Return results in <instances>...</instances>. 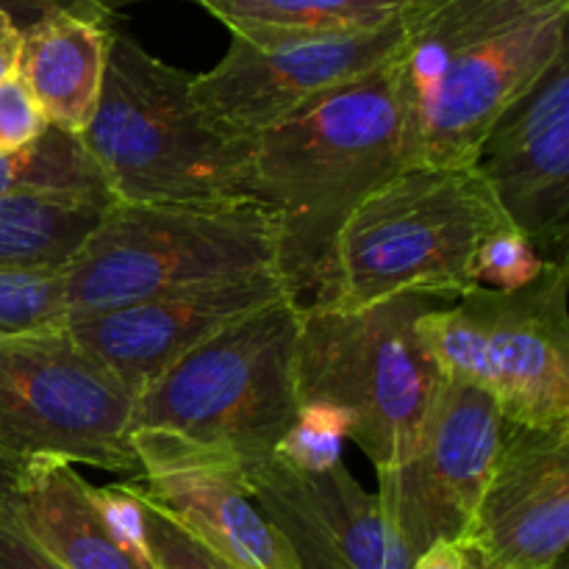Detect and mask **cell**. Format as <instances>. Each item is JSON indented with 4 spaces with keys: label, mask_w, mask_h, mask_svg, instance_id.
Here are the masks:
<instances>
[{
    "label": "cell",
    "mask_w": 569,
    "mask_h": 569,
    "mask_svg": "<svg viewBox=\"0 0 569 569\" xmlns=\"http://www.w3.org/2000/svg\"><path fill=\"white\" fill-rule=\"evenodd\" d=\"M403 39L400 17L378 31L253 44L231 37L209 72L192 76V100L220 131L256 139L315 100L387 61Z\"/></svg>",
    "instance_id": "cell-11"
},
{
    "label": "cell",
    "mask_w": 569,
    "mask_h": 569,
    "mask_svg": "<svg viewBox=\"0 0 569 569\" xmlns=\"http://www.w3.org/2000/svg\"><path fill=\"white\" fill-rule=\"evenodd\" d=\"M133 3H144V0H100V6H103L106 11H111V14H114L117 9H126V6ZM194 3H198V0H194Z\"/></svg>",
    "instance_id": "cell-31"
},
{
    "label": "cell",
    "mask_w": 569,
    "mask_h": 569,
    "mask_svg": "<svg viewBox=\"0 0 569 569\" xmlns=\"http://www.w3.org/2000/svg\"><path fill=\"white\" fill-rule=\"evenodd\" d=\"M459 545L483 569H567L569 428L506 422L495 470Z\"/></svg>",
    "instance_id": "cell-14"
},
{
    "label": "cell",
    "mask_w": 569,
    "mask_h": 569,
    "mask_svg": "<svg viewBox=\"0 0 569 569\" xmlns=\"http://www.w3.org/2000/svg\"><path fill=\"white\" fill-rule=\"evenodd\" d=\"M465 569H483V567H478L476 561H470V559H467V556H465Z\"/></svg>",
    "instance_id": "cell-32"
},
{
    "label": "cell",
    "mask_w": 569,
    "mask_h": 569,
    "mask_svg": "<svg viewBox=\"0 0 569 569\" xmlns=\"http://www.w3.org/2000/svg\"><path fill=\"white\" fill-rule=\"evenodd\" d=\"M0 569H64L50 559L0 500Z\"/></svg>",
    "instance_id": "cell-26"
},
{
    "label": "cell",
    "mask_w": 569,
    "mask_h": 569,
    "mask_svg": "<svg viewBox=\"0 0 569 569\" xmlns=\"http://www.w3.org/2000/svg\"><path fill=\"white\" fill-rule=\"evenodd\" d=\"M0 198H48L67 203L114 206L109 183L81 137L48 126L39 139L0 153Z\"/></svg>",
    "instance_id": "cell-21"
},
{
    "label": "cell",
    "mask_w": 569,
    "mask_h": 569,
    "mask_svg": "<svg viewBox=\"0 0 569 569\" xmlns=\"http://www.w3.org/2000/svg\"><path fill=\"white\" fill-rule=\"evenodd\" d=\"M281 298H295L281 278H253L67 317L64 326L137 400L200 345Z\"/></svg>",
    "instance_id": "cell-16"
},
{
    "label": "cell",
    "mask_w": 569,
    "mask_h": 569,
    "mask_svg": "<svg viewBox=\"0 0 569 569\" xmlns=\"http://www.w3.org/2000/svg\"><path fill=\"white\" fill-rule=\"evenodd\" d=\"M569 0H406L398 48L415 167L476 164L498 117L567 50Z\"/></svg>",
    "instance_id": "cell-2"
},
{
    "label": "cell",
    "mask_w": 569,
    "mask_h": 569,
    "mask_svg": "<svg viewBox=\"0 0 569 569\" xmlns=\"http://www.w3.org/2000/svg\"><path fill=\"white\" fill-rule=\"evenodd\" d=\"M511 222L481 167H406L348 217L315 303L361 309L398 295L465 298L483 239Z\"/></svg>",
    "instance_id": "cell-4"
},
{
    "label": "cell",
    "mask_w": 569,
    "mask_h": 569,
    "mask_svg": "<svg viewBox=\"0 0 569 569\" xmlns=\"http://www.w3.org/2000/svg\"><path fill=\"white\" fill-rule=\"evenodd\" d=\"M128 492L133 503V522H137L139 539H142L144 550L153 559L156 569H237L228 561H222L220 556L211 553L209 548L198 542V539L189 537L183 528H178L164 511L156 509L150 500H144L142 495L133 492L126 481L120 483Z\"/></svg>",
    "instance_id": "cell-23"
},
{
    "label": "cell",
    "mask_w": 569,
    "mask_h": 569,
    "mask_svg": "<svg viewBox=\"0 0 569 569\" xmlns=\"http://www.w3.org/2000/svg\"><path fill=\"white\" fill-rule=\"evenodd\" d=\"M48 128V120L39 111L37 100L17 76L0 83V153H11L33 139H39Z\"/></svg>",
    "instance_id": "cell-25"
},
{
    "label": "cell",
    "mask_w": 569,
    "mask_h": 569,
    "mask_svg": "<svg viewBox=\"0 0 569 569\" xmlns=\"http://www.w3.org/2000/svg\"><path fill=\"white\" fill-rule=\"evenodd\" d=\"M244 467L261 515L287 539L298 569H411L378 495L342 465L306 470L281 453Z\"/></svg>",
    "instance_id": "cell-13"
},
{
    "label": "cell",
    "mask_w": 569,
    "mask_h": 569,
    "mask_svg": "<svg viewBox=\"0 0 569 569\" xmlns=\"http://www.w3.org/2000/svg\"><path fill=\"white\" fill-rule=\"evenodd\" d=\"M272 276L281 278L276 211L259 200H209L109 206L61 281L67 317H76Z\"/></svg>",
    "instance_id": "cell-6"
},
{
    "label": "cell",
    "mask_w": 569,
    "mask_h": 569,
    "mask_svg": "<svg viewBox=\"0 0 569 569\" xmlns=\"http://www.w3.org/2000/svg\"><path fill=\"white\" fill-rule=\"evenodd\" d=\"M300 303L281 298L233 322L133 400L131 433L153 431L267 459L298 426L295 342Z\"/></svg>",
    "instance_id": "cell-7"
},
{
    "label": "cell",
    "mask_w": 569,
    "mask_h": 569,
    "mask_svg": "<svg viewBox=\"0 0 569 569\" xmlns=\"http://www.w3.org/2000/svg\"><path fill=\"white\" fill-rule=\"evenodd\" d=\"M133 398L64 322L0 337V459H59L137 478Z\"/></svg>",
    "instance_id": "cell-9"
},
{
    "label": "cell",
    "mask_w": 569,
    "mask_h": 569,
    "mask_svg": "<svg viewBox=\"0 0 569 569\" xmlns=\"http://www.w3.org/2000/svg\"><path fill=\"white\" fill-rule=\"evenodd\" d=\"M569 267L548 261L517 292L472 289L428 309L420 333L448 381L492 395L506 422L569 428Z\"/></svg>",
    "instance_id": "cell-8"
},
{
    "label": "cell",
    "mask_w": 569,
    "mask_h": 569,
    "mask_svg": "<svg viewBox=\"0 0 569 569\" xmlns=\"http://www.w3.org/2000/svg\"><path fill=\"white\" fill-rule=\"evenodd\" d=\"M114 17L53 9L20 31L14 76L48 126L81 137L98 106Z\"/></svg>",
    "instance_id": "cell-18"
},
{
    "label": "cell",
    "mask_w": 569,
    "mask_h": 569,
    "mask_svg": "<svg viewBox=\"0 0 569 569\" xmlns=\"http://www.w3.org/2000/svg\"><path fill=\"white\" fill-rule=\"evenodd\" d=\"M109 206L0 198V270L64 272Z\"/></svg>",
    "instance_id": "cell-20"
},
{
    "label": "cell",
    "mask_w": 569,
    "mask_h": 569,
    "mask_svg": "<svg viewBox=\"0 0 569 569\" xmlns=\"http://www.w3.org/2000/svg\"><path fill=\"white\" fill-rule=\"evenodd\" d=\"M3 503L64 569H156L120 483L92 487L67 461L37 459L20 467Z\"/></svg>",
    "instance_id": "cell-17"
},
{
    "label": "cell",
    "mask_w": 569,
    "mask_h": 569,
    "mask_svg": "<svg viewBox=\"0 0 569 569\" xmlns=\"http://www.w3.org/2000/svg\"><path fill=\"white\" fill-rule=\"evenodd\" d=\"M503 426L492 395L445 378L411 453L378 470V503L415 559L433 542L465 537L495 470Z\"/></svg>",
    "instance_id": "cell-10"
},
{
    "label": "cell",
    "mask_w": 569,
    "mask_h": 569,
    "mask_svg": "<svg viewBox=\"0 0 569 569\" xmlns=\"http://www.w3.org/2000/svg\"><path fill=\"white\" fill-rule=\"evenodd\" d=\"M81 142L117 203L256 200L253 139L220 131L192 100V72L117 26Z\"/></svg>",
    "instance_id": "cell-3"
},
{
    "label": "cell",
    "mask_w": 569,
    "mask_h": 569,
    "mask_svg": "<svg viewBox=\"0 0 569 569\" xmlns=\"http://www.w3.org/2000/svg\"><path fill=\"white\" fill-rule=\"evenodd\" d=\"M6 11L20 22V28H26L28 22L39 20L42 14L53 9H76L83 14H98V17H114L111 11H106L100 6V0H0Z\"/></svg>",
    "instance_id": "cell-27"
},
{
    "label": "cell",
    "mask_w": 569,
    "mask_h": 569,
    "mask_svg": "<svg viewBox=\"0 0 569 569\" xmlns=\"http://www.w3.org/2000/svg\"><path fill=\"white\" fill-rule=\"evenodd\" d=\"M545 264L548 261L537 253L526 233L506 222L483 239L476 259V281L495 292H517L537 281Z\"/></svg>",
    "instance_id": "cell-24"
},
{
    "label": "cell",
    "mask_w": 569,
    "mask_h": 569,
    "mask_svg": "<svg viewBox=\"0 0 569 569\" xmlns=\"http://www.w3.org/2000/svg\"><path fill=\"white\" fill-rule=\"evenodd\" d=\"M500 209L545 261H567L569 59L567 50L511 103L478 153Z\"/></svg>",
    "instance_id": "cell-15"
},
{
    "label": "cell",
    "mask_w": 569,
    "mask_h": 569,
    "mask_svg": "<svg viewBox=\"0 0 569 569\" xmlns=\"http://www.w3.org/2000/svg\"><path fill=\"white\" fill-rule=\"evenodd\" d=\"M231 37L253 44L333 39L378 31L406 0H198Z\"/></svg>",
    "instance_id": "cell-19"
},
{
    "label": "cell",
    "mask_w": 569,
    "mask_h": 569,
    "mask_svg": "<svg viewBox=\"0 0 569 569\" xmlns=\"http://www.w3.org/2000/svg\"><path fill=\"white\" fill-rule=\"evenodd\" d=\"M20 22L0 6V83L17 72V56H20Z\"/></svg>",
    "instance_id": "cell-28"
},
{
    "label": "cell",
    "mask_w": 569,
    "mask_h": 569,
    "mask_svg": "<svg viewBox=\"0 0 569 569\" xmlns=\"http://www.w3.org/2000/svg\"><path fill=\"white\" fill-rule=\"evenodd\" d=\"M411 569H465V550H461L459 542H433L431 548L422 550L415 561H411Z\"/></svg>",
    "instance_id": "cell-29"
},
{
    "label": "cell",
    "mask_w": 569,
    "mask_h": 569,
    "mask_svg": "<svg viewBox=\"0 0 569 569\" xmlns=\"http://www.w3.org/2000/svg\"><path fill=\"white\" fill-rule=\"evenodd\" d=\"M20 467L22 465H11V461L0 459V500L9 498L11 487H14L17 476H20Z\"/></svg>",
    "instance_id": "cell-30"
},
{
    "label": "cell",
    "mask_w": 569,
    "mask_h": 569,
    "mask_svg": "<svg viewBox=\"0 0 569 569\" xmlns=\"http://www.w3.org/2000/svg\"><path fill=\"white\" fill-rule=\"evenodd\" d=\"M406 167L415 156L398 50L253 139V198L276 211L281 278L300 306L326 287L348 217Z\"/></svg>",
    "instance_id": "cell-1"
},
{
    "label": "cell",
    "mask_w": 569,
    "mask_h": 569,
    "mask_svg": "<svg viewBox=\"0 0 569 569\" xmlns=\"http://www.w3.org/2000/svg\"><path fill=\"white\" fill-rule=\"evenodd\" d=\"M67 320L61 272L0 270V337Z\"/></svg>",
    "instance_id": "cell-22"
},
{
    "label": "cell",
    "mask_w": 569,
    "mask_h": 569,
    "mask_svg": "<svg viewBox=\"0 0 569 569\" xmlns=\"http://www.w3.org/2000/svg\"><path fill=\"white\" fill-rule=\"evenodd\" d=\"M428 309L433 298L422 295H398L361 309L300 306V411L331 417L376 472L411 453L445 381L420 333Z\"/></svg>",
    "instance_id": "cell-5"
},
{
    "label": "cell",
    "mask_w": 569,
    "mask_h": 569,
    "mask_svg": "<svg viewBox=\"0 0 569 569\" xmlns=\"http://www.w3.org/2000/svg\"><path fill=\"white\" fill-rule=\"evenodd\" d=\"M139 476L133 492L237 569H298L287 539L261 515L242 461L222 448L167 433H131Z\"/></svg>",
    "instance_id": "cell-12"
}]
</instances>
